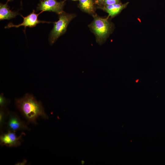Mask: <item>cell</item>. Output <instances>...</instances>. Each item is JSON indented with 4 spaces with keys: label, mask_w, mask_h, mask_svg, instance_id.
I'll return each instance as SVG.
<instances>
[{
    "label": "cell",
    "mask_w": 165,
    "mask_h": 165,
    "mask_svg": "<svg viewBox=\"0 0 165 165\" xmlns=\"http://www.w3.org/2000/svg\"><path fill=\"white\" fill-rule=\"evenodd\" d=\"M7 2L0 4V20H9L15 18L18 14L16 12L12 11L8 7Z\"/></svg>",
    "instance_id": "8"
},
{
    "label": "cell",
    "mask_w": 165,
    "mask_h": 165,
    "mask_svg": "<svg viewBox=\"0 0 165 165\" xmlns=\"http://www.w3.org/2000/svg\"><path fill=\"white\" fill-rule=\"evenodd\" d=\"M119 0H105L104 1L106 5H112L118 3Z\"/></svg>",
    "instance_id": "13"
},
{
    "label": "cell",
    "mask_w": 165,
    "mask_h": 165,
    "mask_svg": "<svg viewBox=\"0 0 165 165\" xmlns=\"http://www.w3.org/2000/svg\"><path fill=\"white\" fill-rule=\"evenodd\" d=\"M126 5L127 4L117 3L106 5L103 9L108 13L109 16L113 17L119 13Z\"/></svg>",
    "instance_id": "9"
},
{
    "label": "cell",
    "mask_w": 165,
    "mask_h": 165,
    "mask_svg": "<svg viewBox=\"0 0 165 165\" xmlns=\"http://www.w3.org/2000/svg\"><path fill=\"white\" fill-rule=\"evenodd\" d=\"M42 12L43 11H42L39 13L36 14L35 13V11L34 10L31 13L26 17H24L21 15H20L23 18V21L22 23L18 25H15L12 23H10L5 27V28H10L12 27L17 28L20 26H24L25 30L27 27H34L40 23H50V22L40 20L38 19V15Z\"/></svg>",
    "instance_id": "6"
},
{
    "label": "cell",
    "mask_w": 165,
    "mask_h": 165,
    "mask_svg": "<svg viewBox=\"0 0 165 165\" xmlns=\"http://www.w3.org/2000/svg\"><path fill=\"white\" fill-rule=\"evenodd\" d=\"M74 0V1H75V0Z\"/></svg>",
    "instance_id": "18"
},
{
    "label": "cell",
    "mask_w": 165,
    "mask_h": 165,
    "mask_svg": "<svg viewBox=\"0 0 165 165\" xmlns=\"http://www.w3.org/2000/svg\"><path fill=\"white\" fill-rule=\"evenodd\" d=\"M10 101L6 98L3 93L0 95V108H6L10 104Z\"/></svg>",
    "instance_id": "12"
},
{
    "label": "cell",
    "mask_w": 165,
    "mask_h": 165,
    "mask_svg": "<svg viewBox=\"0 0 165 165\" xmlns=\"http://www.w3.org/2000/svg\"><path fill=\"white\" fill-rule=\"evenodd\" d=\"M8 118V121L6 124L7 131L15 132L20 130H31L25 122L22 120L16 112H9Z\"/></svg>",
    "instance_id": "4"
},
{
    "label": "cell",
    "mask_w": 165,
    "mask_h": 165,
    "mask_svg": "<svg viewBox=\"0 0 165 165\" xmlns=\"http://www.w3.org/2000/svg\"><path fill=\"white\" fill-rule=\"evenodd\" d=\"M9 111L6 108H0V128L2 130L4 126L6 124V120L8 118Z\"/></svg>",
    "instance_id": "11"
},
{
    "label": "cell",
    "mask_w": 165,
    "mask_h": 165,
    "mask_svg": "<svg viewBox=\"0 0 165 165\" xmlns=\"http://www.w3.org/2000/svg\"><path fill=\"white\" fill-rule=\"evenodd\" d=\"M25 134V133L22 132L17 137L15 132L7 131V132L2 133L0 135V145L2 146L5 145L10 147L18 146L22 142V136Z\"/></svg>",
    "instance_id": "5"
},
{
    "label": "cell",
    "mask_w": 165,
    "mask_h": 165,
    "mask_svg": "<svg viewBox=\"0 0 165 165\" xmlns=\"http://www.w3.org/2000/svg\"><path fill=\"white\" fill-rule=\"evenodd\" d=\"M81 9L84 12L90 14L94 12L93 0H79Z\"/></svg>",
    "instance_id": "10"
},
{
    "label": "cell",
    "mask_w": 165,
    "mask_h": 165,
    "mask_svg": "<svg viewBox=\"0 0 165 165\" xmlns=\"http://www.w3.org/2000/svg\"><path fill=\"white\" fill-rule=\"evenodd\" d=\"M75 16L74 14L64 12L59 14V20L54 23L50 34L49 40L51 45L53 44L60 36L65 32L69 23Z\"/></svg>",
    "instance_id": "2"
},
{
    "label": "cell",
    "mask_w": 165,
    "mask_h": 165,
    "mask_svg": "<svg viewBox=\"0 0 165 165\" xmlns=\"http://www.w3.org/2000/svg\"><path fill=\"white\" fill-rule=\"evenodd\" d=\"M105 0H98L99 1H101H101H104Z\"/></svg>",
    "instance_id": "16"
},
{
    "label": "cell",
    "mask_w": 165,
    "mask_h": 165,
    "mask_svg": "<svg viewBox=\"0 0 165 165\" xmlns=\"http://www.w3.org/2000/svg\"><path fill=\"white\" fill-rule=\"evenodd\" d=\"M82 163V164H83L84 163V161L83 160H82L81 161Z\"/></svg>",
    "instance_id": "15"
},
{
    "label": "cell",
    "mask_w": 165,
    "mask_h": 165,
    "mask_svg": "<svg viewBox=\"0 0 165 165\" xmlns=\"http://www.w3.org/2000/svg\"><path fill=\"white\" fill-rule=\"evenodd\" d=\"M27 160H24L22 162H18L16 163V165H25L27 163Z\"/></svg>",
    "instance_id": "14"
},
{
    "label": "cell",
    "mask_w": 165,
    "mask_h": 165,
    "mask_svg": "<svg viewBox=\"0 0 165 165\" xmlns=\"http://www.w3.org/2000/svg\"><path fill=\"white\" fill-rule=\"evenodd\" d=\"M11 0H7V2H9V1H11Z\"/></svg>",
    "instance_id": "17"
},
{
    "label": "cell",
    "mask_w": 165,
    "mask_h": 165,
    "mask_svg": "<svg viewBox=\"0 0 165 165\" xmlns=\"http://www.w3.org/2000/svg\"><path fill=\"white\" fill-rule=\"evenodd\" d=\"M94 20L90 25V28L94 33L97 40L101 41L106 38L110 29L109 23L106 19L94 15Z\"/></svg>",
    "instance_id": "3"
},
{
    "label": "cell",
    "mask_w": 165,
    "mask_h": 165,
    "mask_svg": "<svg viewBox=\"0 0 165 165\" xmlns=\"http://www.w3.org/2000/svg\"><path fill=\"white\" fill-rule=\"evenodd\" d=\"M15 105L28 123L37 124V119L41 117L45 119L49 117L42 103L32 94L27 93L20 98H15Z\"/></svg>",
    "instance_id": "1"
},
{
    "label": "cell",
    "mask_w": 165,
    "mask_h": 165,
    "mask_svg": "<svg viewBox=\"0 0 165 165\" xmlns=\"http://www.w3.org/2000/svg\"><path fill=\"white\" fill-rule=\"evenodd\" d=\"M63 2H58L56 0H42L37 9L43 12H52L60 14L63 12Z\"/></svg>",
    "instance_id": "7"
}]
</instances>
